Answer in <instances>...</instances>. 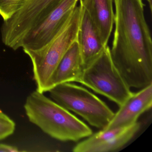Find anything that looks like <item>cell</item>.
<instances>
[{
  "label": "cell",
  "instance_id": "15",
  "mask_svg": "<svg viewBox=\"0 0 152 152\" xmlns=\"http://www.w3.org/2000/svg\"><path fill=\"white\" fill-rule=\"evenodd\" d=\"M18 148L16 147L6 144H0V152H19Z\"/></svg>",
  "mask_w": 152,
  "mask_h": 152
},
{
  "label": "cell",
  "instance_id": "1",
  "mask_svg": "<svg viewBox=\"0 0 152 152\" xmlns=\"http://www.w3.org/2000/svg\"><path fill=\"white\" fill-rule=\"evenodd\" d=\"M115 31L111 57L130 88L152 83V42L143 0H113Z\"/></svg>",
  "mask_w": 152,
  "mask_h": 152
},
{
  "label": "cell",
  "instance_id": "16",
  "mask_svg": "<svg viewBox=\"0 0 152 152\" xmlns=\"http://www.w3.org/2000/svg\"><path fill=\"white\" fill-rule=\"evenodd\" d=\"M146 1L148 2V4H149V9H150V12L152 13V0H145Z\"/></svg>",
  "mask_w": 152,
  "mask_h": 152
},
{
  "label": "cell",
  "instance_id": "3",
  "mask_svg": "<svg viewBox=\"0 0 152 152\" xmlns=\"http://www.w3.org/2000/svg\"><path fill=\"white\" fill-rule=\"evenodd\" d=\"M78 4L65 25L48 45L39 50L24 51L31 61L38 91H48L50 77L66 52L77 40L82 9L80 1Z\"/></svg>",
  "mask_w": 152,
  "mask_h": 152
},
{
  "label": "cell",
  "instance_id": "10",
  "mask_svg": "<svg viewBox=\"0 0 152 152\" xmlns=\"http://www.w3.org/2000/svg\"><path fill=\"white\" fill-rule=\"evenodd\" d=\"M82 6L77 41L84 66L98 56L106 46L103 43L98 30L88 11L82 4Z\"/></svg>",
  "mask_w": 152,
  "mask_h": 152
},
{
  "label": "cell",
  "instance_id": "9",
  "mask_svg": "<svg viewBox=\"0 0 152 152\" xmlns=\"http://www.w3.org/2000/svg\"><path fill=\"white\" fill-rule=\"evenodd\" d=\"M152 105V83L132 95L115 113L107 127L103 129L122 127L137 121L141 114Z\"/></svg>",
  "mask_w": 152,
  "mask_h": 152
},
{
  "label": "cell",
  "instance_id": "14",
  "mask_svg": "<svg viewBox=\"0 0 152 152\" xmlns=\"http://www.w3.org/2000/svg\"><path fill=\"white\" fill-rule=\"evenodd\" d=\"M15 122L0 110V140L12 135L15 130Z\"/></svg>",
  "mask_w": 152,
  "mask_h": 152
},
{
  "label": "cell",
  "instance_id": "4",
  "mask_svg": "<svg viewBox=\"0 0 152 152\" xmlns=\"http://www.w3.org/2000/svg\"><path fill=\"white\" fill-rule=\"evenodd\" d=\"M78 83L107 98L119 107L132 94L115 66L107 45L83 66Z\"/></svg>",
  "mask_w": 152,
  "mask_h": 152
},
{
  "label": "cell",
  "instance_id": "7",
  "mask_svg": "<svg viewBox=\"0 0 152 152\" xmlns=\"http://www.w3.org/2000/svg\"><path fill=\"white\" fill-rule=\"evenodd\" d=\"M56 0H27L23 7L10 18L4 21L1 28L2 42L17 50L30 29L46 15Z\"/></svg>",
  "mask_w": 152,
  "mask_h": 152
},
{
  "label": "cell",
  "instance_id": "12",
  "mask_svg": "<svg viewBox=\"0 0 152 152\" xmlns=\"http://www.w3.org/2000/svg\"><path fill=\"white\" fill-rule=\"evenodd\" d=\"M91 16L104 46L107 45L114 24L113 0H80Z\"/></svg>",
  "mask_w": 152,
  "mask_h": 152
},
{
  "label": "cell",
  "instance_id": "13",
  "mask_svg": "<svg viewBox=\"0 0 152 152\" xmlns=\"http://www.w3.org/2000/svg\"><path fill=\"white\" fill-rule=\"evenodd\" d=\"M27 0H0V15L4 21L7 20L19 11Z\"/></svg>",
  "mask_w": 152,
  "mask_h": 152
},
{
  "label": "cell",
  "instance_id": "8",
  "mask_svg": "<svg viewBox=\"0 0 152 152\" xmlns=\"http://www.w3.org/2000/svg\"><path fill=\"white\" fill-rule=\"evenodd\" d=\"M140 124H132L101 129L78 143L73 148L74 152H109L120 149L129 142L139 130Z\"/></svg>",
  "mask_w": 152,
  "mask_h": 152
},
{
  "label": "cell",
  "instance_id": "2",
  "mask_svg": "<svg viewBox=\"0 0 152 152\" xmlns=\"http://www.w3.org/2000/svg\"><path fill=\"white\" fill-rule=\"evenodd\" d=\"M24 107L29 121L57 140L76 142L93 133L79 118L38 91L28 96Z\"/></svg>",
  "mask_w": 152,
  "mask_h": 152
},
{
  "label": "cell",
  "instance_id": "6",
  "mask_svg": "<svg viewBox=\"0 0 152 152\" xmlns=\"http://www.w3.org/2000/svg\"><path fill=\"white\" fill-rule=\"evenodd\" d=\"M79 1L56 0L25 36L21 46L24 51L39 50L48 45L65 25Z\"/></svg>",
  "mask_w": 152,
  "mask_h": 152
},
{
  "label": "cell",
  "instance_id": "11",
  "mask_svg": "<svg viewBox=\"0 0 152 152\" xmlns=\"http://www.w3.org/2000/svg\"><path fill=\"white\" fill-rule=\"evenodd\" d=\"M83 69L80 48L76 40L66 52L50 77L48 91L61 83L78 82Z\"/></svg>",
  "mask_w": 152,
  "mask_h": 152
},
{
  "label": "cell",
  "instance_id": "5",
  "mask_svg": "<svg viewBox=\"0 0 152 152\" xmlns=\"http://www.w3.org/2000/svg\"><path fill=\"white\" fill-rule=\"evenodd\" d=\"M48 91L56 103L80 115L97 129L105 128L114 115L111 108L94 94L71 83L56 85Z\"/></svg>",
  "mask_w": 152,
  "mask_h": 152
}]
</instances>
